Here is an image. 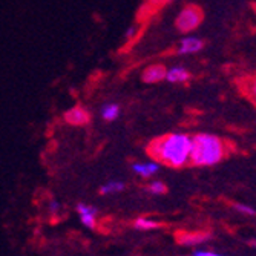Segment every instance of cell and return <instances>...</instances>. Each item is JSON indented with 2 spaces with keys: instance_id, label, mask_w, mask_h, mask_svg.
I'll return each mask as SVG.
<instances>
[{
  "instance_id": "8fae6325",
  "label": "cell",
  "mask_w": 256,
  "mask_h": 256,
  "mask_svg": "<svg viewBox=\"0 0 256 256\" xmlns=\"http://www.w3.org/2000/svg\"><path fill=\"white\" fill-rule=\"evenodd\" d=\"M122 108L118 103L115 102H106L102 108H100V117L103 122L106 123H112L120 117Z\"/></svg>"
},
{
  "instance_id": "9c48e42d",
  "label": "cell",
  "mask_w": 256,
  "mask_h": 256,
  "mask_svg": "<svg viewBox=\"0 0 256 256\" xmlns=\"http://www.w3.org/2000/svg\"><path fill=\"white\" fill-rule=\"evenodd\" d=\"M64 122L71 126H86L90 122V112L84 106H74L66 110Z\"/></svg>"
},
{
  "instance_id": "8992f818",
  "label": "cell",
  "mask_w": 256,
  "mask_h": 256,
  "mask_svg": "<svg viewBox=\"0 0 256 256\" xmlns=\"http://www.w3.org/2000/svg\"><path fill=\"white\" fill-rule=\"evenodd\" d=\"M80 222L88 228H96L98 224V208L88 202H78L76 206Z\"/></svg>"
},
{
  "instance_id": "ba28073f",
  "label": "cell",
  "mask_w": 256,
  "mask_h": 256,
  "mask_svg": "<svg viewBox=\"0 0 256 256\" xmlns=\"http://www.w3.org/2000/svg\"><path fill=\"white\" fill-rule=\"evenodd\" d=\"M192 80V72L184 64H174L168 68L166 82L170 84H188Z\"/></svg>"
},
{
  "instance_id": "4fadbf2b",
  "label": "cell",
  "mask_w": 256,
  "mask_h": 256,
  "mask_svg": "<svg viewBox=\"0 0 256 256\" xmlns=\"http://www.w3.org/2000/svg\"><path fill=\"white\" fill-rule=\"evenodd\" d=\"M134 227L140 232H149V230H155V228L161 227V224H160V221H155L152 218L140 216L134 221Z\"/></svg>"
},
{
  "instance_id": "277c9868",
  "label": "cell",
  "mask_w": 256,
  "mask_h": 256,
  "mask_svg": "<svg viewBox=\"0 0 256 256\" xmlns=\"http://www.w3.org/2000/svg\"><path fill=\"white\" fill-rule=\"evenodd\" d=\"M210 240H212L210 232H206V230H181V232H176V241L184 247L201 246V244H206Z\"/></svg>"
},
{
  "instance_id": "ffe728a7",
  "label": "cell",
  "mask_w": 256,
  "mask_h": 256,
  "mask_svg": "<svg viewBox=\"0 0 256 256\" xmlns=\"http://www.w3.org/2000/svg\"><path fill=\"white\" fill-rule=\"evenodd\" d=\"M250 244H252V247H256V240L254 241H250Z\"/></svg>"
},
{
  "instance_id": "9a60e30c",
  "label": "cell",
  "mask_w": 256,
  "mask_h": 256,
  "mask_svg": "<svg viewBox=\"0 0 256 256\" xmlns=\"http://www.w3.org/2000/svg\"><path fill=\"white\" fill-rule=\"evenodd\" d=\"M148 192L155 195V196H160V195H164L168 192V186L160 181V180H154L148 184Z\"/></svg>"
},
{
  "instance_id": "5bb4252c",
  "label": "cell",
  "mask_w": 256,
  "mask_h": 256,
  "mask_svg": "<svg viewBox=\"0 0 256 256\" xmlns=\"http://www.w3.org/2000/svg\"><path fill=\"white\" fill-rule=\"evenodd\" d=\"M241 88H242V92H244V94H246L253 103H256V74H254V76H250V77H246V78L242 80Z\"/></svg>"
},
{
  "instance_id": "30bf717a",
  "label": "cell",
  "mask_w": 256,
  "mask_h": 256,
  "mask_svg": "<svg viewBox=\"0 0 256 256\" xmlns=\"http://www.w3.org/2000/svg\"><path fill=\"white\" fill-rule=\"evenodd\" d=\"M160 162L155 160H146V161H135L132 164V172L140 178H152L160 172Z\"/></svg>"
},
{
  "instance_id": "d6986e66",
  "label": "cell",
  "mask_w": 256,
  "mask_h": 256,
  "mask_svg": "<svg viewBox=\"0 0 256 256\" xmlns=\"http://www.w3.org/2000/svg\"><path fill=\"white\" fill-rule=\"evenodd\" d=\"M136 36H138V28H136V26H129V28L126 30V32H124L126 40H134Z\"/></svg>"
},
{
  "instance_id": "6da1fadb",
  "label": "cell",
  "mask_w": 256,
  "mask_h": 256,
  "mask_svg": "<svg viewBox=\"0 0 256 256\" xmlns=\"http://www.w3.org/2000/svg\"><path fill=\"white\" fill-rule=\"evenodd\" d=\"M192 146V135L186 132H169L152 140L146 150L150 160H155L161 166L181 169L190 164Z\"/></svg>"
},
{
  "instance_id": "5b68a950",
  "label": "cell",
  "mask_w": 256,
  "mask_h": 256,
  "mask_svg": "<svg viewBox=\"0 0 256 256\" xmlns=\"http://www.w3.org/2000/svg\"><path fill=\"white\" fill-rule=\"evenodd\" d=\"M204 40L196 37V36H192V34H188L186 37H182L176 48H175V54L176 56H181V57H189V56H195L198 52H201L204 50Z\"/></svg>"
},
{
  "instance_id": "e0dca14e",
  "label": "cell",
  "mask_w": 256,
  "mask_h": 256,
  "mask_svg": "<svg viewBox=\"0 0 256 256\" xmlns=\"http://www.w3.org/2000/svg\"><path fill=\"white\" fill-rule=\"evenodd\" d=\"M60 210H62V204L58 201H56V200H51L50 204H48V212L51 215H58Z\"/></svg>"
},
{
  "instance_id": "7c38bea8",
  "label": "cell",
  "mask_w": 256,
  "mask_h": 256,
  "mask_svg": "<svg viewBox=\"0 0 256 256\" xmlns=\"http://www.w3.org/2000/svg\"><path fill=\"white\" fill-rule=\"evenodd\" d=\"M126 188V184L123 181H118V180H110V181H106L104 184H102V188L98 189L100 195L103 196H109V195H115V194H120L123 192Z\"/></svg>"
},
{
  "instance_id": "2e32d148",
  "label": "cell",
  "mask_w": 256,
  "mask_h": 256,
  "mask_svg": "<svg viewBox=\"0 0 256 256\" xmlns=\"http://www.w3.org/2000/svg\"><path fill=\"white\" fill-rule=\"evenodd\" d=\"M234 208L236 212H240L242 215H247V216H254L256 215V208H253V207H250L247 204H242V202H235Z\"/></svg>"
},
{
  "instance_id": "52a82bcc",
  "label": "cell",
  "mask_w": 256,
  "mask_h": 256,
  "mask_svg": "<svg viewBox=\"0 0 256 256\" xmlns=\"http://www.w3.org/2000/svg\"><path fill=\"white\" fill-rule=\"evenodd\" d=\"M166 72L168 68L161 63H152L148 64L142 71V82L146 84H156L161 82H166Z\"/></svg>"
},
{
  "instance_id": "7a4b0ae2",
  "label": "cell",
  "mask_w": 256,
  "mask_h": 256,
  "mask_svg": "<svg viewBox=\"0 0 256 256\" xmlns=\"http://www.w3.org/2000/svg\"><path fill=\"white\" fill-rule=\"evenodd\" d=\"M194 136L190 164L196 168L216 166L230 152V144L220 135L210 132H200Z\"/></svg>"
},
{
  "instance_id": "3957f363",
  "label": "cell",
  "mask_w": 256,
  "mask_h": 256,
  "mask_svg": "<svg viewBox=\"0 0 256 256\" xmlns=\"http://www.w3.org/2000/svg\"><path fill=\"white\" fill-rule=\"evenodd\" d=\"M204 20V11L198 6V5H194V4H189V5H184L176 17H175V28L178 32L188 36V34H192L195 32Z\"/></svg>"
},
{
  "instance_id": "ac0fdd59",
  "label": "cell",
  "mask_w": 256,
  "mask_h": 256,
  "mask_svg": "<svg viewBox=\"0 0 256 256\" xmlns=\"http://www.w3.org/2000/svg\"><path fill=\"white\" fill-rule=\"evenodd\" d=\"M192 256H224L218 252H214V250H206V248H200V250H195L192 253Z\"/></svg>"
}]
</instances>
